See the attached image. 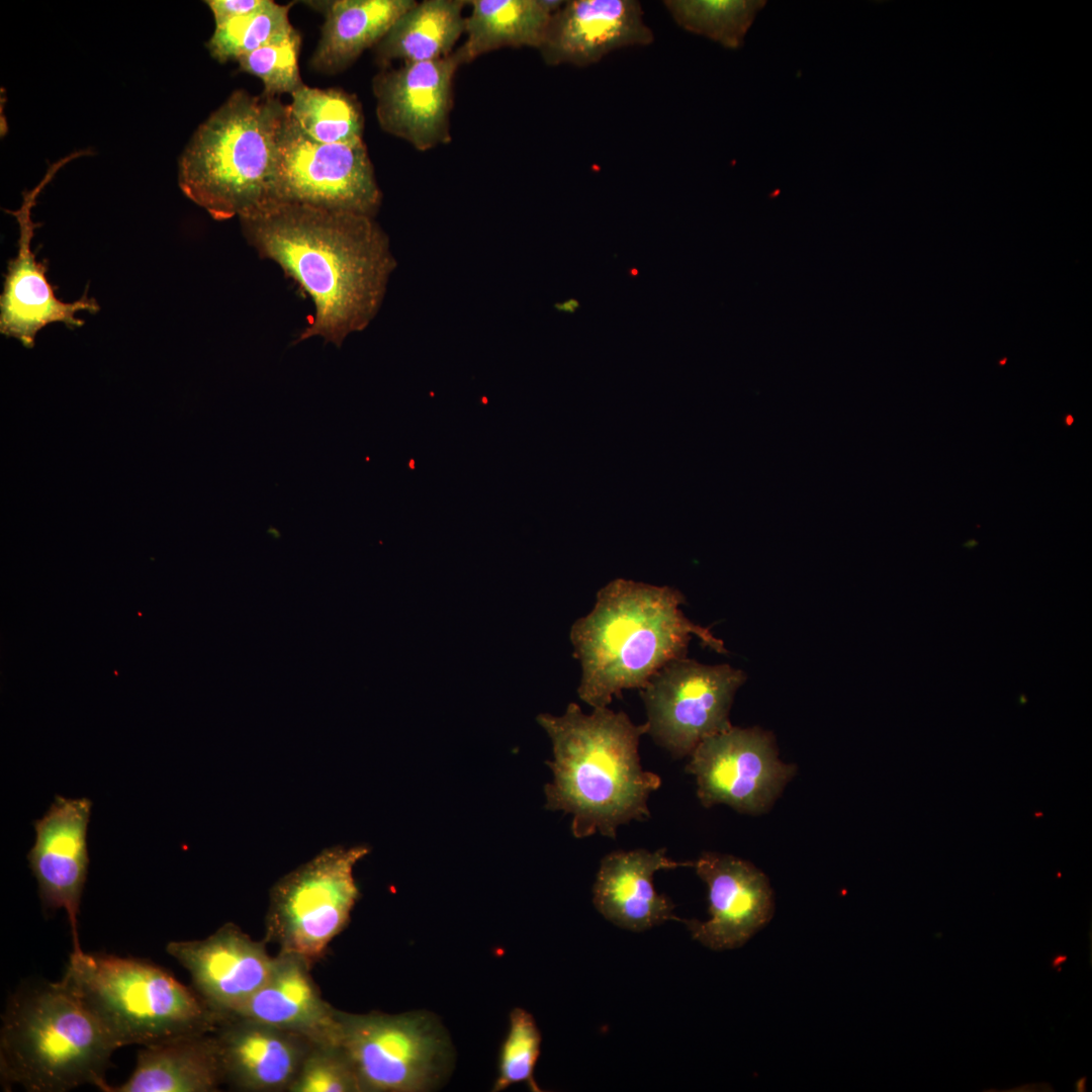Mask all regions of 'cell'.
I'll return each instance as SVG.
<instances>
[{
    "label": "cell",
    "instance_id": "obj_32",
    "mask_svg": "<svg viewBox=\"0 0 1092 1092\" xmlns=\"http://www.w3.org/2000/svg\"><path fill=\"white\" fill-rule=\"evenodd\" d=\"M578 306H579L578 301L575 300V299H570L569 301H567V302H565L563 304L557 305V307L559 309H563V310H566V311H569V312H574Z\"/></svg>",
    "mask_w": 1092,
    "mask_h": 1092
},
{
    "label": "cell",
    "instance_id": "obj_12",
    "mask_svg": "<svg viewBox=\"0 0 1092 1092\" xmlns=\"http://www.w3.org/2000/svg\"><path fill=\"white\" fill-rule=\"evenodd\" d=\"M461 65L453 52L376 75L373 92L380 126L418 151L448 143L453 79Z\"/></svg>",
    "mask_w": 1092,
    "mask_h": 1092
},
{
    "label": "cell",
    "instance_id": "obj_17",
    "mask_svg": "<svg viewBox=\"0 0 1092 1092\" xmlns=\"http://www.w3.org/2000/svg\"><path fill=\"white\" fill-rule=\"evenodd\" d=\"M636 0H569L551 15L538 51L549 66L585 68L611 53L652 43Z\"/></svg>",
    "mask_w": 1092,
    "mask_h": 1092
},
{
    "label": "cell",
    "instance_id": "obj_22",
    "mask_svg": "<svg viewBox=\"0 0 1092 1092\" xmlns=\"http://www.w3.org/2000/svg\"><path fill=\"white\" fill-rule=\"evenodd\" d=\"M416 1L336 0L312 2L324 12L322 36L311 58L313 69L336 73L377 44Z\"/></svg>",
    "mask_w": 1092,
    "mask_h": 1092
},
{
    "label": "cell",
    "instance_id": "obj_4",
    "mask_svg": "<svg viewBox=\"0 0 1092 1092\" xmlns=\"http://www.w3.org/2000/svg\"><path fill=\"white\" fill-rule=\"evenodd\" d=\"M287 110L262 93L235 91L202 122L179 160L178 183L216 220L279 203L278 138Z\"/></svg>",
    "mask_w": 1092,
    "mask_h": 1092
},
{
    "label": "cell",
    "instance_id": "obj_33",
    "mask_svg": "<svg viewBox=\"0 0 1092 1092\" xmlns=\"http://www.w3.org/2000/svg\"><path fill=\"white\" fill-rule=\"evenodd\" d=\"M1066 959H1067V958H1066L1065 956H1059V957H1056V958L1054 959V961H1053V964H1052V966H1053L1054 968L1060 967V966H1061V965H1062V964H1063V963H1064V962L1066 961Z\"/></svg>",
    "mask_w": 1092,
    "mask_h": 1092
},
{
    "label": "cell",
    "instance_id": "obj_27",
    "mask_svg": "<svg viewBox=\"0 0 1092 1092\" xmlns=\"http://www.w3.org/2000/svg\"><path fill=\"white\" fill-rule=\"evenodd\" d=\"M290 4L274 1L253 13L215 25L207 42L211 56L220 63L239 58L289 33L294 27L288 18Z\"/></svg>",
    "mask_w": 1092,
    "mask_h": 1092
},
{
    "label": "cell",
    "instance_id": "obj_34",
    "mask_svg": "<svg viewBox=\"0 0 1092 1092\" xmlns=\"http://www.w3.org/2000/svg\"><path fill=\"white\" fill-rule=\"evenodd\" d=\"M1084 1082H1085V1079H1081V1080L1078 1081V1083H1077L1078 1090H1080V1088H1084V1086H1083Z\"/></svg>",
    "mask_w": 1092,
    "mask_h": 1092
},
{
    "label": "cell",
    "instance_id": "obj_16",
    "mask_svg": "<svg viewBox=\"0 0 1092 1092\" xmlns=\"http://www.w3.org/2000/svg\"><path fill=\"white\" fill-rule=\"evenodd\" d=\"M708 886L710 919L684 922L693 937L714 950L744 944L772 916L767 878L750 862L732 855L703 853L694 866Z\"/></svg>",
    "mask_w": 1092,
    "mask_h": 1092
},
{
    "label": "cell",
    "instance_id": "obj_31",
    "mask_svg": "<svg viewBox=\"0 0 1092 1092\" xmlns=\"http://www.w3.org/2000/svg\"><path fill=\"white\" fill-rule=\"evenodd\" d=\"M270 0H210L206 4L210 8L215 25L230 19L253 13L265 7Z\"/></svg>",
    "mask_w": 1092,
    "mask_h": 1092
},
{
    "label": "cell",
    "instance_id": "obj_9",
    "mask_svg": "<svg viewBox=\"0 0 1092 1092\" xmlns=\"http://www.w3.org/2000/svg\"><path fill=\"white\" fill-rule=\"evenodd\" d=\"M745 679L742 670L729 664L687 657L667 662L640 690L647 733L673 756L691 755L702 740L732 727L729 711Z\"/></svg>",
    "mask_w": 1092,
    "mask_h": 1092
},
{
    "label": "cell",
    "instance_id": "obj_6",
    "mask_svg": "<svg viewBox=\"0 0 1092 1092\" xmlns=\"http://www.w3.org/2000/svg\"><path fill=\"white\" fill-rule=\"evenodd\" d=\"M63 979L117 1049L206 1033L223 1021L196 991L142 959L73 949Z\"/></svg>",
    "mask_w": 1092,
    "mask_h": 1092
},
{
    "label": "cell",
    "instance_id": "obj_25",
    "mask_svg": "<svg viewBox=\"0 0 1092 1092\" xmlns=\"http://www.w3.org/2000/svg\"><path fill=\"white\" fill-rule=\"evenodd\" d=\"M291 118L311 139L325 144L363 141L364 118L357 100L338 89L302 85L292 94Z\"/></svg>",
    "mask_w": 1092,
    "mask_h": 1092
},
{
    "label": "cell",
    "instance_id": "obj_21",
    "mask_svg": "<svg viewBox=\"0 0 1092 1092\" xmlns=\"http://www.w3.org/2000/svg\"><path fill=\"white\" fill-rule=\"evenodd\" d=\"M223 1080L216 1037L197 1033L144 1045L129 1078L104 1092H210Z\"/></svg>",
    "mask_w": 1092,
    "mask_h": 1092
},
{
    "label": "cell",
    "instance_id": "obj_11",
    "mask_svg": "<svg viewBox=\"0 0 1092 1092\" xmlns=\"http://www.w3.org/2000/svg\"><path fill=\"white\" fill-rule=\"evenodd\" d=\"M686 770L696 777L703 806L726 804L758 814L774 803L795 767L779 759L768 732L732 726L702 740Z\"/></svg>",
    "mask_w": 1092,
    "mask_h": 1092
},
{
    "label": "cell",
    "instance_id": "obj_15",
    "mask_svg": "<svg viewBox=\"0 0 1092 1092\" xmlns=\"http://www.w3.org/2000/svg\"><path fill=\"white\" fill-rule=\"evenodd\" d=\"M166 951L188 971L195 991L223 1020L265 983L274 964L263 942L233 923L204 939L171 941Z\"/></svg>",
    "mask_w": 1092,
    "mask_h": 1092
},
{
    "label": "cell",
    "instance_id": "obj_26",
    "mask_svg": "<svg viewBox=\"0 0 1092 1092\" xmlns=\"http://www.w3.org/2000/svg\"><path fill=\"white\" fill-rule=\"evenodd\" d=\"M764 0H664L663 7L682 29L726 49L743 46Z\"/></svg>",
    "mask_w": 1092,
    "mask_h": 1092
},
{
    "label": "cell",
    "instance_id": "obj_3",
    "mask_svg": "<svg viewBox=\"0 0 1092 1092\" xmlns=\"http://www.w3.org/2000/svg\"><path fill=\"white\" fill-rule=\"evenodd\" d=\"M685 603L666 585L618 578L602 587L594 609L570 630L581 665L579 698L593 708L608 707L623 690L643 689L667 662L687 657L693 635L727 653L722 640L685 616Z\"/></svg>",
    "mask_w": 1092,
    "mask_h": 1092
},
{
    "label": "cell",
    "instance_id": "obj_1",
    "mask_svg": "<svg viewBox=\"0 0 1092 1092\" xmlns=\"http://www.w3.org/2000/svg\"><path fill=\"white\" fill-rule=\"evenodd\" d=\"M240 220L259 256L278 264L314 305L293 344L321 337L341 347L377 314L396 263L372 216L279 202Z\"/></svg>",
    "mask_w": 1092,
    "mask_h": 1092
},
{
    "label": "cell",
    "instance_id": "obj_19",
    "mask_svg": "<svg viewBox=\"0 0 1092 1092\" xmlns=\"http://www.w3.org/2000/svg\"><path fill=\"white\" fill-rule=\"evenodd\" d=\"M693 867L694 861H675L664 848L614 851L601 861L594 885L597 910L619 927L643 931L667 920L682 921L673 914L674 905L656 892L653 876L660 870Z\"/></svg>",
    "mask_w": 1092,
    "mask_h": 1092
},
{
    "label": "cell",
    "instance_id": "obj_13",
    "mask_svg": "<svg viewBox=\"0 0 1092 1092\" xmlns=\"http://www.w3.org/2000/svg\"><path fill=\"white\" fill-rule=\"evenodd\" d=\"M76 156L74 154L53 165L43 180L26 192L21 207L11 212L18 221L20 235L17 254L9 261L4 276L0 296V332L17 339L27 348L33 346L36 334L49 324L62 323L69 328H79L84 325L76 316L79 311L96 313L100 309L95 298L88 297L86 293L73 302L58 299L46 276L47 265L37 262L31 250L35 223L31 220L30 211L36 196L57 170Z\"/></svg>",
    "mask_w": 1092,
    "mask_h": 1092
},
{
    "label": "cell",
    "instance_id": "obj_8",
    "mask_svg": "<svg viewBox=\"0 0 1092 1092\" xmlns=\"http://www.w3.org/2000/svg\"><path fill=\"white\" fill-rule=\"evenodd\" d=\"M339 1045L362 1092H422L441 1079L448 1043L428 1014L338 1011Z\"/></svg>",
    "mask_w": 1092,
    "mask_h": 1092
},
{
    "label": "cell",
    "instance_id": "obj_20",
    "mask_svg": "<svg viewBox=\"0 0 1092 1092\" xmlns=\"http://www.w3.org/2000/svg\"><path fill=\"white\" fill-rule=\"evenodd\" d=\"M220 1024L215 1037L224 1080L248 1091H288L313 1044L298 1034L244 1018H228Z\"/></svg>",
    "mask_w": 1092,
    "mask_h": 1092
},
{
    "label": "cell",
    "instance_id": "obj_29",
    "mask_svg": "<svg viewBox=\"0 0 1092 1092\" xmlns=\"http://www.w3.org/2000/svg\"><path fill=\"white\" fill-rule=\"evenodd\" d=\"M300 35L293 28L289 33L238 59L241 69L258 77L264 84L263 93L292 94L303 84L298 69Z\"/></svg>",
    "mask_w": 1092,
    "mask_h": 1092
},
{
    "label": "cell",
    "instance_id": "obj_10",
    "mask_svg": "<svg viewBox=\"0 0 1092 1092\" xmlns=\"http://www.w3.org/2000/svg\"><path fill=\"white\" fill-rule=\"evenodd\" d=\"M279 202L374 217L381 191L363 141L325 144L303 132L288 106L278 138Z\"/></svg>",
    "mask_w": 1092,
    "mask_h": 1092
},
{
    "label": "cell",
    "instance_id": "obj_7",
    "mask_svg": "<svg viewBox=\"0 0 1092 1092\" xmlns=\"http://www.w3.org/2000/svg\"><path fill=\"white\" fill-rule=\"evenodd\" d=\"M366 845H334L282 877L272 888L267 939L310 966L346 927L360 896L354 868Z\"/></svg>",
    "mask_w": 1092,
    "mask_h": 1092
},
{
    "label": "cell",
    "instance_id": "obj_28",
    "mask_svg": "<svg viewBox=\"0 0 1092 1092\" xmlns=\"http://www.w3.org/2000/svg\"><path fill=\"white\" fill-rule=\"evenodd\" d=\"M541 1040L534 1017L522 1008H515L510 1014L509 1030L500 1048L493 1091H503L518 1083H526L534 1092L541 1091L534 1078Z\"/></svg>",
    "mask_w": 1092,
    "mask_h": 1092
},
{
    "label": "cell",
    "instance_id": "obj_5",
    "mask_svg": "<svg viewBox=\"0 0 1092 1092\" xmlns=\"http://www.w3.org/2000/svg\"><path fill=\"white\" fill-rule=\"evenodd\" d=\"M117 1046L72 987L26 984L9 998L0 1030V1074L6 1088L65 1092L85 1084L104 1091Z\"/></svg>",
    "mask_w": 1092,
    "mask_h": 1092
},
{
    "label": "cell",
    "instance_id": "obj_18",
    "mask_svg": "<svg viewBox=\"0 0 1092 1092\" xmlns=\"http://www.w3.org/2000/svg\"><path fill=\"white\" fill-rule=\"evenodd\" d=\"M309 967L299 957L279 952L265 983L230 1018L267 1024L313 1044L339 1045V1010L322 998Z\"/></svg>",
    "mask_w": 1092,
    "mask_h": 1092
},
{
    "label": "cell",
    "instance_id": "obj_24",
    "mask_svg": "<svg viewBox=\"0 0 1092 1092\" xmlns=\"http://www.w3.org/2000/svg\"><path fill=\"white\" fill-rule=\"evenodd\" d=\"M467 1L426 0L416 2L376 44L380 63L433 61L451 54L465 31L462 11Z\"/></svg>",
    "mask_w": 1092,
    "mask_h": 1092
},
{
    "label": "cell",
    "instance_id": "obj_30",
    "mask_svg": "<svg viewBox=\"0 0 1092 1092\" xmlns=\"http://www.w3.org/2000/svg\"><path fill=\"white\" fill-rule=\"evenodd\" d=\"M289 1092H362L357 1075L340 1045L312 1044Z\"/></svg>",
    "mask_w": 1092,
    "mask_h": 1092
},
{
    "label": "cell",
    "instance_id": "obj_23",
    "mask_svg": "<svg viewBox=\"0 0 1092 1092\" xmlns=\"http://www.w3.org/2000/svg\"><path fill=\"white\" fill-rule=\"evenodd\" d=\"M466 40L455 53L461 64L502 48L539 49L557 0H472Z\"/></svg>",
    "mask_w": 1092,
    "mask_h": 1092
},
{
    "label": "cell",
    "instance_id": "obj_14",
    "mask_svg": "<svg viewBox=\"0 0 1092 1092\" xmlns=\"http://www.w3.org/2000/svg\"><path fill=\"white\" fill-rule=\"evenodd\" d=\"M92 801L55 796L43 816L32 822L35 840L27 853L43 908L64 909L72 929L73 949H80L78 914L89 855L87 829Z\"/></svg>",
    "mask_w": 1092,
    "mask_h": 1092
},
{
    "label": "cell",
    "instance_id": "obj_2",
    "mask_svg": "<svg viewBox=\"0 0 1092 1092\" xmlns=\"http://www.w3.org/2000/svg\"><path fill=\"white\" fill-rule=\"evenodd\" d=\"M537 722L549 735L553 782L545 786L550 811L572 815L576 838L600 832L615 838L617 828L649 818L647 800L660 778L640 764V738L647 722L634 724L624 712L608 707L584 714L570 703L562 716L543 713Z\"/></svg>",
    "mask_w": 1092,
    "mask_h": 1092
}]
</instances>
